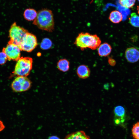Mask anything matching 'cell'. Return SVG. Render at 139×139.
<instances>
[{
	"mask_svg": "<svg viewBox=\"0 0 139 139\" xmlns=\"http://www.w3.org/2000/svg\"><path fill=\"white\" fill-rule=\"evenodd\" d=\"M21 51L19 46L9 41L6 47L2 49V51L6 54L8 60L14 61H17L20 58Z\"/></svg>",
	"mask_w": 139,
	"mask_h": 139,
	"instance_id": "52a82bcc",
	"label": "cell"
},
{
	"mask_svg": "<svg viewBox=\"0 0 139 139\" xmlns=\"http://www.w3.org/2000/svg\"><path fill=\"white\" fill-rule=\"evenodd\" d=\"M129 22L133 26L139 27V16L135 12L132 13L129 18Z\"/></svg>",
	"mask_w": 139,
	"mask_h": 139,
	"instance_id": "2e32d148",
	"label": "cell"
},
{
	"mask_svg": "<svg viewBox=\"0 0 139 139\" xmlns=\"http://www.w3.org/2000/svg\"><path fill=\"white\" fill-rule=\"evenodd\" d=\"M98 53L101 57H106L109 55L112 50L111 46L105 42L100 44L98 48Z\"/></svg>",
	"mask_w": 139,
	"mask_h": 139,
	"instance_id": "9c48e42d",
	"label": "cell"
},
{
	"mask_svg": "<svg viewBox=\"0 0 139 139\" xmlns=\"http://www.w3.org/2000/svg\"><path fill=\"white\" fill-rule=\"evenodd\" d=\"M109 87V84L108 83L105 84L104 85V87L106 89H108Z\"/></svg>",
	"mask_w": 139,
	"mask_h": 139,
	"instance_id": "cb8c5ba5",
	"label": "cell"
},
{
	"mask_svg": "<svg viewBox=\"0 0 139 139\" xmlns=\"http://www.w3.org/2000/svg\"><path fill=\"white\" fill-rule=\"evenodd\" d=\"M101 42L100 38L96 34L82 32L79 34L74 44L81 50H83L87 48L95 50L98 48Z\"/></svg>",
	"mask_w": 139,
	"mask_h": 139,
	"instance_id": "7a4b0ae2",
	"label": "cell"
},
{
	"mask_svg": "<svg viewBox=\"0 0 139 139\" xmlns=\"http://www.w3.org/2000/svg\"><path fill=\"white\" fill-rule=\"evenodd\" d=\"M132 133L134 139H139V121L133 125Z\"/></svg>",
	"mask_w": 139,
	"mask_h": 139,
	"instance_id": "d6986e66",
	"label": "cell"
},
{
	"mask_svg": "<svg viewBox=\"0 0 139 139\" xmlns=\"http://www.w3.org/2000/svg\"><path fill=\"white\" fill-rule=\"evenodd\" d=\"M109 19L111 22L114 23H118L122 21L123 16L121 13L119 11L114 10L110 13Z\"/></svg>",
	"mask_w": 139,
	"mask_h": 139,
	"instance_id": "4fadbf2b",
	"label": "cell"
},
{
	"mask_svg": "<svg viewBox=\"0 0 139 139\" xmlns=\"http://www.w3.org/2000/svg\"><path fill=\"white\" fill-rule=\"evenodd\" d=\"M52 46L51 40L48 38H45L42 40L40 44V47L43 50H47L50 48Z\"/></svg>",
	"mask_w": 139,
	"mask_h": 139,
	"instance_id": "e0dca14e",
	"label": "cell"
},
{
	"mask_svg": "<svg viewBox=\"0 0 139 139\" xmlns=\"http://www.w3.org/2000/svg\"><path fill=\"white\" fill-rule=\"evenodd\" d=\"M76 73L78 76L82 79H86L90 76V71L86 65H81L79 66L76 70Z\"/></svg>",
	"mask_w": 139,
	"mask_h": 139,
	"instance_id": "30bf717a",
	"label": "cell"
},
{
	"mask_svg": "<svg viewBox=\"0 0 139 139\" xmlns=\"http://www.w3.org/2000/svg\"><path fill=\"white\" fill-rule=\"evenodd\" d=\"M37 45V40L36 36L28 32L19 47L21 51L30 52L36 48Z\"/></svg>",
	"mask_w": 139,
	"mask_h": 139,
	"instance_id": "8992f818",
	"label": "cell"
},
{
	"mask_svg": "<svg viewBox=\"0 0 139 139\" xmlns=\"http://www.w3.org/2000/svg\"><path fill=\"white\" fill-rule=\"evenodd\" d=\"M8 60L7 57L4 52H0V65H2L5 64Z\"/></svg>",
	"mask_w": 139,
	"mask_h": 139,
	"instance_id": "ffe728a7",
	"label": "cell"
},
{
	"mask_svg": "<svg viewBox=\"0 0 139 139\" xmlns=\"http://www.w3.org/2000/svg\"><path fill=\"white\" fill-rule=\"evenodd\" d=\"M108 62L109 64L111 66H114L116 64L115 61L111 58H109Z\"/></svg>",
	"mask_w": 139,
	"mask_h": 139,
	"instance_id": "44dd1931",
	"label": "cell"
},
{
	"mask_svg": "<svg viewBox=\"0 0 139 139\" xmlns=\"http://www.w3.org/2000/svg\"><path fill=\"white\" fill-rule=\"evenodd\" d=\"M64 139H90V137L82 131L75 132L67 135Z\"/></svg>",
	"mask_w": 139,
	"mask_h": 139,
	"instance_id": "7c38bea8",
	"label": "cell"
},
{
	"mask_svg": "<svg viewBox=\"0 0 139 139\" xmlns=\"http://www.w3.org/2000/svg\"><path fill=\"white\" fill-rule=\"evenodd\" d=\"M37 12L34 9L28 8L24 11L23 16L24 19L28 21L34 20L36 18Z\"/></svg>",
	"mask_w": 139,
	"mask_h": 139,
	"instance_id": "5bb4252c",
	"label": "cell"
},
{
	"mask_svg": "<svg viewBox=\"0 0 139 139\" xmlns=\"http://www.w3.org/2000/svg\"><path fill=\"white\" fill-rule=\"evenodd\" d=\"M138 1H139V0H138Z\"/></svg>",
	"mask_w": 139,
	"mask_h": 139,
	"instance_id": "484cf974",
	"label": "cell"
},
{
	"mask_svg": "<svg viewBox=\"0 0 139 139\" xmlns=\"http://www.w3.org/2000/svg\"><path fill=\"white\" fill-rule=\"evenodd\" d=\"M33 24L39 29L49 32L54 30V23L53 14L50 10L44 9L37 12V16Z\"/></svg>",
	"mask_w": 139,
	"mask_h": 139,
	"instance_id": "6da1fadb",
	"label": "cell"
},
{
	"mask_svg": "<svg viewBox=\"0 0 139 139\" xmlns=\"http://www.w3.org/2000/svg\"><path fill=\"white\" fill-rule=\"evenodd\" d=\"M137 11L139 15V5L137 6Z\"/></svg>",
	"mask_w": 139,
	"mask_h": 139,
	"instance_id": "d4e9b609",
	"label": "cell"
},
{
	"mask_svg": "<svg viewBox=\"0 0 139 139\" xmlns=\"http://www.w3.org/2000/svg\"><path fill=\"white\" fill-rule=\"evenodd\" d=\"M136 0H120V4L126 8H130L135 5Z\"/></svg>",
	"mask_w": 139,
	"mask_h": 139,
	"instance_id": "ac0fdd59",
	"label": "cell"
},
{
	"mask_svg": "<svg viewBox=\"0 0 139 139\" xmlns=\"http://www.w3.org/2000/svg\"><path fill=\"white\" fill-rule=\"evenodd\" d=\"M48 139H60V138L57 136H50Z\"/></svg>",
	"mask_w": 139,
	"mask_h": 139,
	"instance_id": "603a6c76",
	"label": "cell"
},
{
	"mask_svg": "<svg viewBox=\"0 0 139 139\" xmlns=\"http://www.w3.org/2000/svg\"><path fill=\"white\" fill-rule=\"evenodd\" d=\"M5 126L2 121L0 120V132L2 131L5 128Z\"/></svg>",
	"mask_w": 139,
	"mask_h": 139,
	"instance_id": "7402d4cb",
	"label": "cell"
},
{
	"mask_svg": "<svg viewBox=\"0 0 139 139\" xmlns=\"http://www.w3.org/2000/svg\"><path fill=\"white\" fill-rule=\"evenodd\" d=\"M31 85L30 81L27 77L19 76L14 80L11 86L14 91L20 92L28 90Z\"/></svg>",
	"mask_w": 139,
	"mask_h": 139,
	"instance_id": "5b68a950",
	"label": "cell"
},
{
	"mask_svg": "<svg viewBox=\"0 0 139 139\" xmlns=\"http://www.w3.org/2000/svg\"><path fill=\"white\" fill-rule=\"evenodd\" d=\"M115 118L119 119L121 124L125 120V111L124 108L122 106H118L115 107L114 109Z\"/></svg>",
	"mask_w": 139,
	"mask_h": 139,
	"instance_id": "8fae6325",
	"label": "cell"
},
{
	"mask_svg": "<svg viewBox=\"0 0 139 139\" xmlns=\"http://www.w3.org/2000/svg\"><path fill=\"white\" fill-rule=\"evenodd\" d=\"M32 58L22 57L17 61L13 73L18 76L27 77L30 74L32 67Z\"/></svg>",
	"mask_w": 139,
	"mask_h": 139,
	"instance_id": "3957f363",
	"label": "cell"
},
{
	"mask_svg": "<svg viewBox=\"0 0 139 139\" xmlns=\"http://www.w3.org/2000/svg\"><path fill=\"white\" fill-rule=\"evenodd\" d=\"M125 56L126 59L129 62H136L139 59V51L135 47L128 48L125 51Z\"/></svg>",
	"mask_w": 139,
	"mask_h": 139,
	"instance_id": "ba28073f",
	"label": "cell"
},
{
	"mask_svg": "<svg viewBox=\"0 0 139 139\" xmlns=\"http://www.w3.org/2000/svg\"><path fill=\"white\" fill-rule=\"evenodd\" d=\"M57 66L58 69L60 71L66 72L69 69L70 62L66 59H61L57 62Z\"/></svg>",
	"mask_w": 139,
	"mask_h": 139,
	"instance_id": "9a60e30c",
	"label": "cell"
},
{
	"mask_svg": "<svg viewBox=\"0 0 139 139\" xmlns=\"http://www.w3.org/2000/svg\"><path fill=\"white\" fill-rule=\"evenodd\" d=\"M28 32L27 30L17 25L15 22L12 25L9 31V41L19 46Z\"/></svg>",
	"mask_w": 139,
	"mask_h": 139,
	"instance_id": "277c9868",
	"label": "cell"
}]
</instances>
